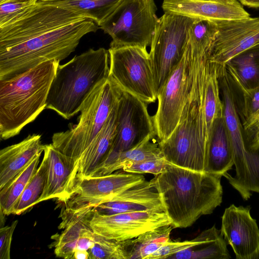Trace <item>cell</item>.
Listing matches in <instances>:
<instances>
[{"mask_svg":"<svg viewBox=\"0 0 259 259\" xmlns=\"http://www.w3.org/2000/svg\"><path fill=\"white\" fill-rule=\"evenodd\" d=\"M221 177L168 163L163 172L151 180L173 228H186L221 205Z\"/></svg>","mask_w":259,"mask_h":259,"instance_id":"6da1fadb","label":"cell"},{"mask_svg":"<svg viewBox=\"0 0 259 259\" xmlns=\"http://www.w3.org/2000/svg\"><path fill=\"white\" fill-rule=\"evenodd\" d=\"M60 61L44 62L11 79L0 80V136L18 135L46 107L51 83Z\"/></svg>","mask_w":259,"mask_h":259,"instance_id":"7a4b0ae2","label":"cell"},{"mask_svg":"<svg viewBox=\"0 0 259 259\" xmlns=\"http://www.w3.org/2000/svg\"><path fill=\"white\" fill-rule=\"evenodd\" d=\"M108 50L90 49L59 65L48 95L46 109L65 119L80 111L89 95L101 82L109 77Z\"/></svg>","mask_w":259,"mask_h":259,"instance_id":"3957f363","label":"cell"},{"mask_svg":"<svg viewBox=\"0 0 259 259\" xmlns=\"http://www.w3.org/2000/svg\"><path fill=\"white\" fill-rule=\"evenodd\" d=\"M204 63L194 64L193 78L179 122L165 141L158 142L168 163L204 172L207 138L202 109Z\"/></svg>","mask_w":259,"mask_h":259,"instance_id":"277c9868","label":"cell"},{"mask_svg":"<svg viewBox=\"0 0 259 259\" xmlns=\"http://www.w3.org/2000/svg\"><path fill=\"white\" fill-rule=\"evenodd\" d=\"M99 28L92 19L85 18L0 49V80L11 79L47 61L64 60L83 36Z\"/></svg>","mask_w":259,"mask_h":259,"instance_id":"5b68a950","label":"cell"},{"mask_svg":"<svg viewBox=\"0 0 259 259\" xmlns=\"http://www.w3.org/2000/svg\"><path fill=\"white\" fill-rule=\"evenodd\" d=\"M218 65L220 94L224 106V119L231 142L236 175L224 177L240 194L259 190V151L251 148L243 134L237 106L234 84L224 64Z\"/></svg>","mask_w":259,"mask_h":259,"instance_id":"8992f818","label":"cell"},{"mask_svg":"<svg viewBox=\"0 0 259 259\" xmlns=\"http://www.w3.org/2000/svg\"><path fill=\"white\" fill-rule=\"evenodd\" d=\"M121 93L109 78L99 83L84 102L77 124L54 133L53 145L79 162L82 153L105 125Z\"/></svg>","mask_w":259,"mask_h":259,"instance_id":"52a82bcc","label":"cell"},{"mask_svg":"<svg viewBox=\"0 0 259 259\" xmlns=\"http://www.w3.org/2000/svg\"><path fill=\"white\" fill-rule=\"evenodd\" d=\"M154 0H122L100 26L112 38L110 48L150 46L158 21Z\"/></svg>","mask_w":259,"mask_h":259,"instance_id":"ba28073f","label":"cell"},{"mask_svg":"<svg viewBox=\"0 0 259 259\" xmlns=\"http://www.w3.org/2000/svg\"><path fill=\"white\" fill-rule=\"evenodd\" d=\"M85 18L87 17L72 10L37 2L0 22V49L26 41Z\"/></svg>","mask_w":259,"mask_h":259,"instance_id":"9c48e42d","label":"cell"},{"mask_svg":"<svg viewBox=\"0 0 259 259\" xmlns=\"http://www.w3.org/2000/svg\"><path fill=\"white\" fill-rule=\"evenodd\" d=\"M193 72V57L186 37L180 61L157 92V109L152 119L158 142L166 140L177 126L190 91Z\"/></svg>","mask_w":259,"mask_h":259,"instance_id":"30bf717a","label":"cell"},{"mask_svg":"<svg viewBox=\"0 0 259 259\" xmlns=\"http://www.w3.org/2000/svg\"><path fill=\"white\" fill-rule=\"evenodd\" d=\"M109 78L122 92L146 104L157 100L153 71L147 48H110Z\"/></svg>","mask_w":259,"mask_h":259,"instance_id":"8fae6325","label":"cell"},{"mask_svg":"<svg viewBox=\"0 0 259 259\" xmlns=\"http://www.w3.org/2000/svg\"><path fill=\"white\" fill-rule=\"evenodd\" d=\"M195 20L166 12L159 18L149 52L157 92L180 61L188 30Z\"/></svg>","mask_w":259,"mask_h":259,"instance_id":"7c38bea8","label":"cell"},{"mask_svg":"<svg viewBox=\"0 0 259 259\" xmlns=\"http://www.w3.org/2000/svg\"><path fill=\"white\" fill-rule=\"evenodd\" d=\"M155 136L152 117L148 111L147 104L130 93L122 92L117 103L116 134L112 146L95 171L107 165L119 153Z\"/></svg>","mask_w":259,"mask_h":259,"instance_id":"4fadbf2b","label":"cell"},{"mask_svg":"<svg viewBox=\"0 0 259 259\" xmlns=\"http://www.w3.org/2000/svg\"><path fill=\"white\" fill-rule=\"evenodd\" d=\"M93 232L106 238L122 242L162 226L171 225L165 211H148L104 214L92 208L89 218Z\"/></svg>","mask_w":259,"mask_h":259,"instance_id":"5bb4252c","label":"cell"},{"mask_svg":"<svg viewBox=\"0 0 259 259\" xmlns=\"http://www.w3.org/2000/svg\"><path fill=\"white\" fill-rule=\"evenodd\" d=\"M145 181L143 175L122 171L99 177L77 178L66 209L76 211L110 200L117 194Z\"/></svg>","mask_w":259,"mask_h":259,"instance_id":"9a60e30c","label":"cell"},{"mask_svg":"<svg viewBox=\"0 0 259 259\" xmlns=\"http://www.w3.org/2000/svg\"><path fill=\"white\" fill-rule=\"evenodd\" d=\"M217 33L209 59L225 64L232 58L259 44V17L215 22Z\"/></svg>","mask_w":259,"mask_h":259,"instance_id":"2e32d148","label":"cell"},{"mask_svg":"<svg viewBox=\"0 0 259 259\" xmlns=\"http://www.w3.org/2000/svg\"><path fill=\"white\" fill-rule=\"evenodd\" d=\"M250 207L231 204L222 217L221 233L236 259H259V229Z\"/></svg>","mask_w":259,"mask_h":259,"instance_id":"e0dca14e","label":"cell"},{"mask_svg":"<svg viewBox=\"0 0 259 259\" xmlns=\"http://www.w3.org/2000/svg\"><path fill=\"white\" fill-rule=\"evenodd\" d=\"M44 152L47 177L38 203L53 198L66 202L70 198L75 184L79 162L61 152L52 144L45 145Z\"/></svg>","mask_w":259,"mask_h":259,"instance_id":"ac0fdd59","label":"cell"},{"mask_svg":"<svg viewBox=\"0 0 259 259\" xmlns=\"http://www.w3.org/2000/svg\"><path fill=\"white\" fill-rule=\"evenodd\" d=\"M162 8L164 13L214 23L250 17L237 0H163Z\"/></svg>","mask_w":259,"mask_h":259,"instance_id":"d6986e66","label":"cell"},{"mask_svg":"<svg viewBox=\"0 0 259 259\" xmlns=\"http://www.w3.org/2000/svg\"><path fill=\"white\" fill-rule=\"evenodd\" d=\"M93 208L104 214L137 211H164L160 195L151 180H145L127 188L109 201Z\"/></svg>","mask_w":259,"mask_h":259,"instance_id":"ffe728a7","label":"cell"},{"mask_svg":"<svg viewBox=\"0 0 259 259\" xmlns=\"http://www.w3.org/2000/svg\"><path fill=\"white\" fill-rule=\"evenodd\" d=\"M41 135H28L19 143L7 146L0 151V189L3 188L44 152Z\"/></svg>","mask_w":259,"mask_h":259,"instance_id":"44dd1931","label":"cell"},{"mask_svg":"<svg viewBox=\"0 0 259 259\" xmlns=\"http://www.w3.org/2000/svg\"><path fill=\"white\" fill-rule=\"evenodd\" d=\"M117 103L102 130L81 155L77 178L90 176L111 150L116 134Z\"/></svg>","mask_w":259,"mask_h":259,"instance_id":"7402d4cb","label":"cell"},{"mask_svg":"<svg viewBox=\"0 0 259 259\" xmlns=\"http://www.w3.org/2000/svg\"><path fill=\"white\" fill-rule=\"evenodd\" d=\"M233 165L232 148L223 116L215 124L206 153L204 172L222 177Z\"/></svg>","mask_w":259,"mask_h":259,"instance_id":"603a6c76","label":"cell"},{"mask_svg":"<svg viewBox=\"0 0 259 259\" xmlns=\"http://www.w3.org/2000/svg\"><path fill=\"white\" fill-rule=\"evenodd\" d=\"M224 65L233 83L241 92L256 87L259 85V44Z\"/></svg>","mask_w":259,"mask_h":259,"instance_id":"cb8c5ba5","label":"cell"},{"mask_svg":"<svg viewBox=\"0 0 259 259\" xmlns=\"http://www.w3.org/2000/svg\"><path fill=\"white\" fill-rule=\"evenodd\" d=\"M92 207H85L76 211L65 210L66 214L61 228L64 230L59 236L55 246L57 257L73 259L77 244L83 232L90 228L89 218Z\"/></svg>","mask_w":259,"mask_h":259,"instance_id":"d4e9b609","label":"cell"},{"mask_svg":"<svg viewBox=\"0 0 259 259\" xmlns=\"http://www.w3.org/2000/svg\"><path fill=\"white\" fill-rule=\"evenodd\" d=\"M173 228L171 225L162 226L122 241L127 259H147L170 240Z\"/></svg>","mask_w":259,"mask_h":259,"instance_id":"484cf974","label":"cell"},{"mask_svg":"<svg viewBox=\"0 0 259 259\" xmlns=\"http://www.w3.org/2000/svg\"><path fill=\"white\" fill-rule=\"evenodd\" d=\"M205 239L198 245L179 251L170 259H229L231 256L221 230L215 225L206 230Z\"/></svg>","mask_w":259,"mask_h":259,"instance_id":"4316f807","label":"cell"},{"mask_svg":"<svg viewBox=\"0 0 259 259\" xmlns=\"http://www.w3.org/2000/svg\"><path fill=\"white\" fill-rule=\"evenodd\" d=\"M148 138L135 146L118 154L109 163L95 171L89 177H99L110 174L131 163L163 157L158 143Z\"/></svg>","mask_w":259,"mask_h":259,"instance_id":"83f0119b","label":"cell"},{"mask_svg":"<svg viewBox=\"0 0 259 259\" xmlns=\"http://www.w3.org/2000/svg\"><path fill=\"white\" fill-rule=\"evenodd\" d=\"M122 0H39L38 2L67 8L92 19L99 27Z\"/></svg>","mask_w":259,"mask_h":259,"instance_id":"f1b7e54d","label":"cell"},{"mask_svg":"<svg viewBox=\"0 0 259 259\" xmlns=\"http://www.w3.org/2000/svg\"><path fill=\"white\" fill-rule=\"evenodd\" d=\"M41 154L38 155L3 188L0 189V209L4 215L12 214L14 205L37 169Z\"/></svg>","mask_w":259,"mask_h":259,"instance_id":"f546056e","label":"cell"},{"mask_svg":"<svg viewBox=\"0 0 259 259\" xmlns=\"http://www.w3.org/2000/svg\"><path fill=\"white\" fill-rule=\"evenodd\" d=\"M47 163L43 157L37 170L15 202L12 214L19 215L38 203L46 185Z\"/></svg>","mask_w":259,"mask_h":259,"instance_id":"4dcf8cb0","label":"cell"},{"mask_svg":"<svg viewBox=\"0 0 259 259\" xmlns=\"http://www.w3.org/2000/svg\"><path fill=\"white\" fill-rule=\"evenodd\" d=\"M89 252L90 259H127L122 242L109 239L95 233L94 244Z\"/></svg>","mask_w":259,"mask_h":259,"instance_id":"1f68e13d","label":"cell"},{"mask_svg":"<svg viewBox=\"0 0 259 259\" xmlns=\"http://www.w3.org/2000/svg\"><path fill=\"white\" fill-rule=\"evenodd\" d=\"M241 93L242 100L239 112L244 130L259 115V85Z\"/></svg>","mask_w":259,"mask_h":259,"instance_id":"d6a6232c","label":"cell"},{"mask_svg":"<svg viewBox=\"0 0 259 259\" xmlns=\"http://www.w3.org/2000/svg\"><path fill=\"white\" fill-rule=\"evenodd\" d=\"M206 230L190 240L172 241L169 240L158 250L149 256L147 259L168 258L173 254L198 245L203 241L206 236Z\"/></svg>","mask_w":259,"mask_h":259,"instance_id":"836d02e7","label":"cell"},{"mask_svg":"<svg viewBox=\"0 0 259 259\" xmlns=\"http://www.w3.org/2000/svg\"><path fill=\"white\" fill-rule=\"evenodd\" d=\"M168 163L163 157H159L131 163L122 170L131 173H149L156 176L164 170Z\"/></svg>","mask_w":259,"mask_h":259,"instance_id":"e575fe53","label":"cell"},{"mask_svg":"<svg viewBox=\"0 0 259 259\" xmlns=\"http://www.w3.org/2000/svg\"><path fill=\"white\" fill-rule=\"evenodd\" d=\"M18 221L12 222L10 226L1 227L0 229V258L10 259V249L13 234Z\"/></svg>","mask_w":259,"mask_h":259,"instance_id":"d590c367","label":"cell"},{"mask_svg":"<svg viewBox=\"0 0 259 259\" xmlns=\"http://www.w3.org/2000/svg\"><path fill=\"white\" fill-rule=\"evenodd\" d=\"M245 139L251 148L259 151V115H258L244 130Z\"/></svg>","mask_w":259,"mask_h":259,"instance_id":"8d00e7d4","label":"cell"},{"mask_svg":"<svg viewBox=\"0 0 259 259\" xmlns=\"http://www.w3.org/2000/svg\"><path fill=\"white\" fill-rule=\"evenodd\" d=\"M30 6L27 4L7 2L0 4V22L5 21L25 7Z\"/></svg>","mask_w":259,"mask_h":259,"instance_id":"74e56055","label":"cell"},{"mask_svg":"<svg viewBox=\"0 0 259 259\" xmlns=\"http://www.w3.org/2000/svg\"><path fill=\"white\" fill-rule=\"evenodd\" d=\"M90 258V254L88 250L76 249L75 250L73 259H88Z\"/></svg>","mask_w":259,"mask_h":259,"instance_id":"f35d334b","label":"cell"},{"mask_svg":"<svg viewBox=\"0 0 259 259\" xmlns=\"http://www.w3.org/2000/svg\"><path fill=\"white\" fill-rule=\"evenodd\" d=\"M240 3L243 6L250 8H259V0H239Z\"/></svg>","mask_w":259,"mask_h":259,"instance_id":"ab89813d","label":"cell"},{"mask_svg":"<svg viewBox=\"0 0 259 259\" xmlns=\"http://www.w3.org/2000/svg\"><path fill=\"white\" fill-rule=\"evenodd\" d=\"M39 0H0V4L7 2H17L27 4L29 5L35 4Z\"/></svg>","mask_w":259,"mask_h":259,"instance_id":"60d3db41","label":"cell"}]
</instances>
